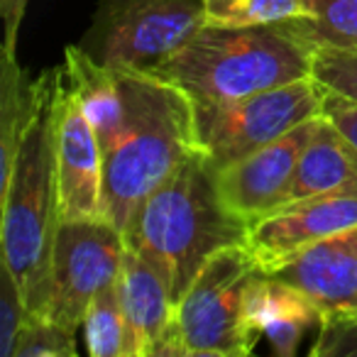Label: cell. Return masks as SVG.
Wrapping results in <instances>:
<instances>
[{"instance_id":"obj_1","label":"cell","mask_w":357,"mask_h":357,"mask_svg":"<svg viewBox=\"0 0 357 357\" xmlns=\"http://www.w3.org/2000/svg\"><path fill=\"white\" fill-rule=\"evenodd\" d=\"M123 235L162 274L178 303L218 250L245 245L248 223L225 208L213 164L199 147L144 199Z\"/></svg>"},{"instance_id":"obj_2","label":"cell","mask_w":357,"mask_h":357,"mask_svg":"<svg viewBox=\"0 0 357 357\" xmlns=\"http://www.w3.org/2000/svg\"><path fill=\"white\" fill-rule=\"evenodd\" d=\"M118 69L125 123L103 149V218L125 233L164 178L199 149L194 100L172 81L137 69Z\"/></svg>"},{"instance_id":"obj_3","label":"cell","mask_w":357,"mask_h":357,"mask_svg":"<svg viewBox=\"0 0 357 357\" xmlns=\"http://www.w3.org/2000/svg\"><path fill=\"white\" fill-rule=\"evenodd\" d=\"M0 264L13 272L32 316H45L61 223L54 159V69L42 74L37 113L22 137L10 178L0 186Z\"/></svg>"},{"instance_id":"obj_4","label":"cell","mask_w":357,"mask_h":357,"mask_svg":"<svg viewBox=\"0 0 357 357\" xmlns=\"http://www.w3.org/2000/svg\"><path fill=\"white\" fill-rule=\"evenodd\" d=\"M194 103H220L311 76V47L284 22H206L172 59L154 71Z\"/></svg>"},{"instance_id":"obj_5","label":"cell","mask_w":357,"mask_h":357,"mask_svg":"<svg viewBox=\"0 0 357 357\" xmlns=\"http://www.w3.org/2000/svg\"><path fill=\"white\" fill-rule=\"evenodd\" d=\"M262 274L245 245L218 250L174 306L157 357H248L262 337L248 316Z\"/></svg>"},{"instance_id":"obj_6","label":"cell","mask_w":357,"mask_h":357,"mask_svg":"<svg viewBox=\"0 0 357 357\" xmlns=\"http://www.w3.org/2000/svg\"><path fill=\"white\" fill-rule=\"evenodd\" d=\"M206 22L204 0H98L79 45L105 66L154 74Z\"/></svg>"},{"instance_id":"obj_7","label":"cell","mask_w":357,"mask_h":357,"mask_svg":"<svg viewBox=\"0 0 357 357\" xmlns=\"http://www.w3.org/2000/svg\"><path fill=\"white\" fill-rule=\"evenodd\" d=\"M194 115L199 147L218 172L323 115V89L308 76L235 100L194 103Z\"/></svg>"},{"instance_id":"obj_8","label":"cell","mask_w":357,"mask_h":357,"mask_svg":"<svg viewBox=\"0 0 357 357\" xmlns=\"http://www.w3.org/2000/svg\"><path fill=\"white\" fill-rule=\"evenodd\" d=\"M128 243L105 218L61 220L52 257V296L42 318L79 331L93 298L120 277Z\"/></svg>"},{"instance_id":"obj_9","label":"cell","mask_w":357,"mask_h":357,"mask_svg":"<svg viewBox=\"0 0 357 357\" xmlns=\"http://www.w3.org/2000/svg\"><path fill=\"white\" fill-rule=\"evenodd\" d=\"M54 159L61 220L103 218V147L64 66L54 69Z\"/></svg>"},{"instance_id":"obj_10","label":"cell","mask_w":357,"mask_h":357,"mask_svg":"<svg viewBox=\"0 0 357 357\" xmlns=\"http://www.w3.org/2000/svg\"><path fill=\"white\" fill-rule=\"evenodd\" d=\"M357 225V178L326 194L298 199L248 225L245 248L264 274L277 272L298 252Z\"/></svg>"},{"instance_id":"obj_11","label":"cell","mask_w":357,"mask_h":357,"mask_svg":"<svg viewBox=\"0 0 357 357\" xmlns=\"http://www.w3.org/2000/svg\"><path fill=\"white\" fill-rule=\"evenodd\" d=\"M318 118L306 120L267 147L215 172V186L230 213L252 225L255 220L282 208L284 191L291 181L303 147L316 130Z\"/></svg>"},{"instance_id":"obj_12","label":"cell","mask_w":357,"mask_h":357,"mask_svg":"<svg viewBox=\"0 0 357 357\" xmlns=\"http://www.w3.org/2000/svg\"><path fill=\"white\" fill-rule=\"evenodd\" d=\"M272 277L301 289L323 321L357 316V225L306 248Z\"/></svg>"},{"instance_id":"obj_13","label":"cell","mask_w":357,"mask_h":357,"mask_svg":"<svg viewBox=\"0 0 357 357\" xmlns=\"http://www.w3.org/2000/svg\"><path fill=\"white\" fill-rule=\"evenodd\" d=\"M118 291L128 318L132 357H157L176 306L164 277L128 248L118 277Z\"/></svg>"},{"instance_id":"obj_14","label":"cell","mask_w":357,"mask_h":357,"mask_svg":"<svg viewBox=\"0 0 357 357\" xmlns=\"http://www.w3.org/2000/svg\"><path fill=\"white\" fill-rule=\"evenodd\" d=\"M248 316L279 357L296 355L306 331L321 326L323 321L318 306L301 289L272 274H262L252 284L248 298Z\"/></svg>"},{"instance_id":"obj_15","label":"cell","mask_w":357,"mask_h":357,"mask_svg":"<svg viewBox=\"0 0 357 357\" xmlns=\"http://www.w3.org/2000/svg\"><path fill=\"white\" fill-rule=\"evenodd\" d=\"M352 178H357V147L326 115H321L311 139L298 157L291 181L284 191L282 206L316 194H326Z\"/></svg>"},{"instance_id":"obj_16","label":"cell","mask_w":357,"mask_h":357,"mask_svg":"<svg viewBox=\"0 0 357 357\" xmlns=\"http://www.w3.org/2000/svg\"><path fill=\"white\" fill-rule=\"evenodd\" d=\"M64 74L105 149L125 123V91L118 69L96 61L81 45H69L64 52Z\"/></svg>"},{"instance_id":"obj_17","label":"cell","mask_w":357,"mask_h":357,"mask_svg":"<svg viewBox=\"0 0 357 357\" xmlns=\"http://www.w3.org/2000/svg\"><path fill=\"white\" fill-rule=\"evenodd\" d=\"M42 93V76L30 79L17 64L15 54L0 56V186L6 184L15 167L27 128L37 113Z\"/></svg>"},{"instance_id":"obj_18","label":"cell","mask_w":357,"mask_h":357,"mask_svg":"<svg viewBox=\"0 0 357 357\" xmlns=\"http://www.w3.org/2000/svg\"><path fill=\"white\" fill-rule=\"evenodd\" d=\"M308 15L284 25L308 47H357V0H306Z\"/></svg>"},{"instance_id":"obj_19","label":"cell","mask_w":357,"mask_h":357,"mask_svg":"<svg viewBox=\"0 0 357 357\" xmlns=\"http://www.w3.org/2000/svg\"><path fill=\"white\" fill-rule=\"evenodd\" d=\"M81 328L91 357H132V340L120 303L118 279L93 298Z\"/></svg>"},{"instance_id":"obj_20","label":"cell","mask_w":357,"mask_h":357,"mask_svg":"<svg viewBox=\"0 0 357 357\" xmlns=\"http://www.w3.org/2000/svg\"><path fill=\"white\" fill-rule=\"evenodd\" d=\"M211 25H272L308 15L306 0H204Z\"/></svg>"},{"instance_id":"obj_21","label":"cell","mask_w":357,"mask_h":357,"mask_svg":"<svg viewBox=\"0 0 357 357\" xmlns=\"http://www.w3.org/2000/svg\"><path fill=\"white\" fill-rule=\"evenodd\" d=\"M311 76L323 91L357 103V47H313Z\"/></svg>"},{"instance_id":"obj_22","label":"cell","mask_w":357,"mask_h":357,"mask_svg":"<svg viewBox=\"0 0 357 357\" xmlns=\"http://www.w3.org/2000/svg\"><path fill=\"white\" fill-rule=\"evenodd\" d=\"M76 333L50 318L32 316L20 331L13 357H76Z\"/></svg>"},{"instance_id":"obj_23","label":"cell","mask_w":357,"mask_h":357,"mask_svg":"<svg viewBox=\"0 0 357 357\" xmlns=\"http://www.w3.org/2000/svg\"><path fill=\"white\" fill-rule=\"evenodd\" d=\"M32 318L13 272L0 264V357L15 355L20 331Z\"/></svg>"},{"instance_id":"obj_24","label":"cell","mask_w":357,"mask_h":357,"mask_svg":"<svg viewBox=\"0 0 357 357\" xmlns=\"http://www.w3.org/2000/svg\"><path fill=\"white\" fill-rule=\"evenodd\" d=\"M311 355L316 357H357V316L333 318L318 326V340Z\"/></svg>"},{"instance_id":"obj_25","label":"cell","mask_w":357,"mask_h":357,"mask_svg":"<svg viewBox=\"0 0 357 357\" xmlns=\"http://www.w3.org/2000/svg\"><path fill=\"white\" fill-rule=\"evenodd\" d=\"M323 115L357 147V103L323 91Z\"/></svg>"},{"instance_id":"obj_26","label":"cell","mask_w":357,"mask_h":357,"mask_svg":"<svg viewBox=\"0 0 357 357\" xmlns=\"http://www.w3.org/2000/svg\"><path fill=\"white\" fill-rule=\"evenodd\" d=\"M27 6H30V0H0V17H3V27H6L3 52H10V54L17 52V35H20Z\"/></svg>"}]
</instances>
